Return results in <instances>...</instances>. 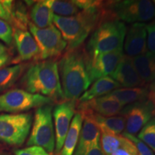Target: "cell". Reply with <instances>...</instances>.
Returning <instances> with one entry per match:
<instances>
[{
  "label": "cell",
  "mask_w": 155,
  "mask_h": 155,
  "mask_svg": "<svg viewBox=\"0 0 155 155\" xmlns=\"http://www.w3.org/2000/svg\"><path fill=\"white\" fill-rule=\"evenodd\" d=\"M64 98L77 101L93 83L90 77V57L81 45L68 50L58 63Z\"/></svg>",
  "instance_id": "obj_1"
},
{
  "label": "cell",
  "mask_w": 155,
  "mask_h": 155,
  "mask_svg": "<svg viewBox=\"0 0 155 155\" xmlns=\"http://www.w3.org/2000/svg\"><path fill=\"white\" fill-rule=\"evenodd\" d=\"M104 16V1H100L97 5L81 10L73 16L61 17L54 15L53 23L67 42L68 50L82 45Z\"/></svg>",
  "instance_id": "obj_2"
},
{
  "label": "cell",
  "mask_w": 155,
  "mask_h": 155,
  "mask_svg": "<svg viewBox=\"0 0 155 155\" xmlns=\"http://www.w3.org/2000/svg\"><path fill=\"white\" fill-rule=\"evenodd\" d=\"M25 91L31 94L65 100L58 72V63L45 60L33 64L27 70L21 81Z\"/></svg>",
  "instance_id": "obj_3"
},
{
  "label": "cell",
  "mask_w": 155,
  "mask_h": 155,
  "mask_svg": "<svg viewBox=\"0 0 155 155\" xmlns=\"http://www.w3.org/2000/svg\"><path fill=\"white\" fill-rule=\"evenodd\" d=\"M127 30L124 22L104 16L87 42L86 50L89 57L123 50Z\"/></svg>",
  "instance_id": "obj_4"
},
{
  "label": "cell",
  "mask_w": 155,
  "mask_h": 155,
  "mask_svg": "<svg viewBox=\"0 0 155 155\" xmlns=\"http://www.w3.org/2000/svg\"><path fill=\"white\" fill-rule=\"evenodd\" d=\"M108 16L123 22L144 23L155 17V5L150 0H123L104 2Z\"/></svg>",
  "instance_id": "obj_5"
},
{
  "label": "cell",
  "mask_w": 155,
  "mask_h": 155,
  "mask_svg": "<svg viewBox=\"0 0 155 155\" xmlns=\"http://www.w3.org/2000/svg\"><path fill=\"white\" fill-rule=\"evenodd\" d=\"M27 146H38L50 154L55 149V134L53 121V106L45 105L36 109Z\"/></svg>",
  "instance_id": "obj_6"
},
{
  "label": "cell",
  "mask_w": 155,
  "mask_h": 155,
  "mask_svg": "<svg viewBox=\"0 0 155 155\" xmlns=\"http://www.w3.org/2000/svg\"><path fill=\"white\" fill-rule=\"evenodd\" d=\"M32 124L30 113L0 114V141L12 146L24 144Z\"/></svg>",
  "instance_id": "obj_7"
},
{
  "label": "cell",
  "mask_w": 155,
  "mask_h": 155,
  "mask_svg": "<svg viewBox=\"0 0 155 155\" xmlns=\"http://www.w3.org/2000/svg\"><path fill=\"white\" fill-rule=\"evenodd\" d=\"M53 99L22 89H13L0 96V112L21 114L34 108L50 105Z\"/></svg>",
  "instance_id": "obj_8"
},
{
  "label": "cell",
  "mask_w": 155,
  "mask_h": 155,
  "mask_svg": "<svg viewBox=\"0 0 155 155\" xmlns=\"http://www.w3.org/2000/svg\"><path fill=\"white\" fill-rule=\"evenodd\" d=\"M28 27L40 49V60L45 61L59 57L67 48V42L54 25L40 29L29 22Z\"/></svg>",
  "instance_id": "obj_9"
},
{
  "label": "cell",
  "mask_w": 155,
  "mask_h": 155,
  "mask_svg": "<svg viewBox=\"0 0 155 155\" xmlns=\"http://www.w3.org/2000/svg\"><path fill=\"white\" fill-rule=\"evenodd\" d=\"M119 115L126 119V133L135 136L155 116V110L152 101L133 103L124 106Z\"/></svg>",
  "instance_id": "obj_10"
},
{
  "label": "cell",
  "mask_w": 155,
  "mask_h": 155,
  "mask_svg": "<svg viewBox=\"0 0 155 155\" xmlns=\"http://www.w3.org/2000/svg\"><path fill=\"white\" fill-rule=\"evenodd\" d=\"M77 101H63L53 108L54 128L55 134V154H59L71 122L76 113Z\"/></svg>",
  "instance_id": "obj_11"
},
{
  "label": "cell",
  "mask_w": 155,
  "mask_h": 155,
  "mask_svg": "<svg viewBox=\"0 0 155 155\" xmlns=\"http://www.w3.org/2000/svg\"><path fill=\"white\" fill-rule=\"evenodd\" d=\"M124 55V53L121 50L90 58L89 70L92 82L101 78L110 76L115 71Z\"/></svg>",
  "instance_id": "obj_12"
},
{
  "label": "cell",
  "mask_w": 155,
  "mask_h": 155,
  "mask_svg": "<svg viewBox=\"0 0 155 155\" xmlns=\"http://www.w3.org/2000/svg\"><path fill=\"white\" fill-rule=\"evenodd\" d=\"M123 47L125 55L132 58L147 53V25H131L127 30Z\"/></svg>",
  "instance_id": "obj_13"
},
{
  "label": "cell",
  "mask_w": 155,
  "mask_h": 155,
  "mask_svg": "<svg viewBox=\"0 0 155 155\" xmlns=\"http://www.w3.org/2000/svg\"><path fill=\"white\" fill-rule=\"evenodd\" d=\"M110 77L119 83L122 88L144 87L147 85L137 73L132 58L125 54Z\"/></svg>",
  "instance_id": "obj_14"
},
{
  "label": "cell",
  "mask_w": 155,
  "mask_h": 155,
  "mask_svg": "<svg viewBox=\"0 0 155 155\" xmlns=\"http://www.w3.org/2000/svg\"><path fill=\"white\" fill-rule=\"evenodd\" d=\"M13 40L18 52V57L15 59V63L40 60V49L38 44L32 34L28 30L15 28Z\"/></svg>",
  "instance_id": "obj_15"
},
{
  "label": "cell",
  "mask_w": 155,
  "mask_h": 155,
  "mask_svg": "<svg viewBox=\"0 0 155 155\" xmlns=\"http://www.w3.org/2000/svg\"><path fill=\"white\" fill-rule=\"evenodd\" d=\"M81 111L83 114V122L78 142L73 155H84L93 145L99 142L100 129L88 111Z\"/></svg>",
  "instance_id": "obj_16"
},
{
  "label": "cell",
  "mask_w": 155,
  "mask_h": 155,
  "mask_svg": "<svg viewBox=\"0 0 155 155\" xmlns=\"http://www.w3.org/2000/svg\"><path fill=\"white\" fill-rule=\"evenodd\" d=\"M77 107L81 111H89L94 114L108 117L120 114L124 106L116 100L105 95L89 101L78 104Z\"/></svg>",
  "instance_id": "obj_17"
},
{
  "label": "cell",
  "mask_w": 155,
  "mask_h": 155,
  "mask_svg": "<svg viewBox=\"0 0 155 155\" xmlns=\"http://www.w3.org/2000/svg\"><path fill=\"white\" fill-rule=\"evenodd\" d=\"M121 88L120 85L110 76L101 78L95 81L91 86L81 95L77 103H84L107 95L116 89Z\"/></svg>",
  "instance_id": "obj_18"
},
{
  "label": "cell",
  "mask_w": 155,
  "mask_h": 155,
  "mask_svg": "<svg viewBox=\"0 0 155 155\" xmlns=\"http://www.w3.org/2000/svg\"><path fill=\"white\" fill-rule=\"evenodd\" d=\"M120 103L124 106L133 103L147 100L150 96V90L147 87L136 88H119L106 95Z\"/></svg>",
  "instance_id": "obj_19"
},
{
  "label": "cell",
  "mask_w": 155,
  "mask_h": 155,
  "mask_svg": "<svg viewBox=\"0 0 155 155\" xmlns=\"http://www.w3.org/2000/svg\"><path fill=\"white\" fill-rule=\"evenodd\" d=\"M83 122V114L78 111L71 122L59 155H73L78 142Z\"/></svg>",
  "instance_id": "obj_20"
},
{
  "label": "cell",
  "mask_w": 155,
  "mask_h": 155,
  "mask_svg": "<svg viewBox=\"0 0 155 155\" xmlns=\"http://www.w3.org/2000/svg\"><path fill=\"white\" fill-rule=\"evenodd\" d=\"M132 60L137 73L146 84L155 80V54L147 52Z\"/></svg>",
  "instance_id": "obj_21"
},
{
  "label": "cell",
  "mask_w": 155,
  "mask_h": 155,
  "mask_svg": "<svg viewBox=\"0 0 155 155\" xmlns=\"http://www.w3.org/2000/svg\"><path fill=\"white\" fill-rule=\"evenodd\" d=\"M54 14L45 1L34 3L30 9L31 22L37 28L42 29L51 26L53 23Z\"/></svg>",
  "instance_id": "obj_22"
},
{
  "label": "cell",
  "mask_w": 155,
  "mask_h": 155,
  "mask_svg": "<svg viewBox=\"0 0 155 155\" xmlns=\"http://www.w3.org/2000/svg\"><path fill=\"white\" fill-rule=\"evenodd\" d=\"M88 111L99 129H106L117 135H121V134L124 131L126 128V119L124 116L119 115L106 117V116L94 114L89 111Z\"/></svg>",
  "instance_id": "obj_23"
},
{
  "label": "cell",
  "mask_w": 155,
  "mask_h": 155,
  "mask_svg": "<svg viewBox=\"0 0 155 155\" xmlns=\"http://www.w3.org/2000/svg\"><path fill=\"white\" fill-rule=\"evenodd\" d=\"M25 68L24 65L17 64L0 69V92L12 86L22 75Z\"/></svg>",
  "instance_id": "obj_24"
},
{
  "label": "cell",
  "mask_w": 155,
  "mask_h": 155,
  "mask_svg": "<svg viewBox=\"0 0 155 155\" xmlns=\"http://www.w3.org/2000/svg\"><path fill=\"white\" fill-rule=\"evenodd\" d=\"M54 15L61 17H71L75 15L81 11L75 1L62 0H47L45 1Z\"/></svg>",
  "instance_id": "obj_25"
},
{
  "label": "cell",
  "mask_w": 155,
  "mask_h": 155,
  "mask_svg": "<svg viewBox=\"0 0 155 155\" xmlns=\"http://www.w3.org/2000/svg\"><path fill=\"white\" fill-rule=\"evenodd\" d=\"M100 144L105 155H110L121 144L122 135H117L104 129H100Z\"/></svg>",
  "instance_id": "obj_26"
},
{
  "label": "cell",
  "mask_w": 155,
  "mask_h": 155,
  "mask_svg": "<svg viewBox=\"0 0 155 155\" xmlns=\"http://www.w3.org/2000/svg\"><path fill=\"white\" fill-rule=\"evenodd\" d=\"M138 139L155 152V116L152 118L138 134Z\"/></svg>",
  "instance_id": "obj_27"
},
{
  "label": "cell",
  "mask_w": 155,
  "mask_h": 155,
  "mask_svg": "<svg viewBox=\"0 0 155 155\" xmlns=\"http://www.w3.org/2000/svg\"><path fill=\"white\" fill-rule=\"evenodd\" d=\"M121 142L116 150L110 155H138L136 145L127 137L122 136Z\"/></svg>",
  "instance_id": "obj_28"
},
{
  "label": "cell",
  "mask_w": 155,
  "mask_h": 155,
  "mask_svg": "<svg viewBox=\"0 0 155 155\" xmlns=\"http://www.w3.org/2000/svg\"><path fill=\"white\" fill-rule=\"evenodd\" d=\"M124 137H127L129 140H131L136 145L137 150H138V155H154L152 150L144 144L143 141H141L140 139H139L135 136L131 135L129 134L124 132L121 134Z\"/></svg>",
  "instance_id": "obj_29"
},
{
  "label": "cell",
  "mask_w": 155,
  "mask_h": 155,
  "mask_svg": "<svg viewBox=\"0 0 155 155\" xmlns=\"http://www.w3.org/2000/svg\"><path fill=\"white\" fill-rule=\"evenodd\" d=\"M0 40L7 45L13 41V30L11 25L5 20L0 19Z\"/></svg>",
  "instance_id": "obj_30"
},
{
  "label": "cell",
  "mask_w": 155,
  "mask_h": 155,
  "mask_svg": "<svg viewBox=\"0 0 155 155\" xmlns=\"http://www.w3.org/2000/svg\"><path fill=\"white\" fill-rule=\"evenodd\" d=\"M147 52L155 54V22L147 25Z\"/></svg>",
  "instance_id": "obj_31"
},
{
  "label": "cell",
  "mask_w": 155,
  "mask_h": 155,
  "mask_svg": "<svg viewBox=\"0 0 155 155\" xmlns=\"http://www.w3.org/2000/svg\"><path fill=\"white\" fill-rule=\"evenodd\" d=\"M15 155H50L45 150L40 147L30 146L26 148L16 150L15 151Z\"/></svg>",
  "instance_id": "obj_32"
},
{
  "label": "cell",
  "mask_w": 155,
  "mask_h": 155,
  "mask_svg": "<svg viewBox=\"0 0 155 155\" xmlns=\"http://www.w3.org/2000/svg\"><path fill=\"white\" fill-rule=\"evenodd\" d=\"M11 61V54L5 45L0 43V69Z\"/></svg>",
  "instance_id": "obj_33"
},
{
  "label": "cell",
  "mask_w": 155,
  "mask_h": 155,
  "mask_svg": "<svg viewBox=\"0 0 155 155\" xmlns=\"http://www.w3.org/2000/svg\"><path fill=\"white\" fill-rule=\"evenodd\" d=\"M0 19L7 22L9 25L13 24V19L10 13L5 8V6L0 1Z\"/></svg>",
  "instance_id": "obj_34"
},
{
  "label": "cell",
  "mask_w": 155,
  "mask_h": 155,
  "mask_svg": "<svg viewBox=\"0 0 155 155\" xmlns=\"http://www.w3.org/2000/svg\"><path fill=\"white\" fill-rule=\"evenodd\" d=\"M84 155H105V154H104V152L102 151L99 141V142H97L96 144L93 145V146L85 153Z\"/></svg>",
  "instance_id": "obj_35"
},
{
  "label": "cell",
  "mask_w": 155,
  "mask_h": 155,
  "mask_svg": "<svg viewBox=\"0 0 155 155\" xmlns=\"http://www.w3.org/2000/svg\"><path fill=\"white\" fill-rule=\"evenodd\" d=\"M149 99L152 101L153 105H154V110H155V92H150V96H149Z\"/></svg>",
  "instance_id": "obj_36"
},
{
  "label": "cell",
  "mask_w": 155,
  "mask_h": 155,
  "mask_svg": "<svg viewBox=\"0 0 155 155\" xmlns=\"http://www.w3.org/2000/svg\"><path fill=\"white\" fill-rule=\"evenodd\" d=\"M149 90H150V92H155V80L154 81H152V82L150 84Z\"/></svg>",
  "instance_id": "obj_37"
},
{
  "label": "cell",
  "mask_w": 155,
  "mask_h": 155,
  "mask_svg": "<svg viewBox=\"0 0 155 155\" xmlns=\"http://www.w3.org/2000/svg\"><path fill=\"white\" fill-rule=\"evenodd\" d=\"M0 155H11V154H9V153H7V152H2V151H0Z\"/></svg>",
  "instance_id": "obj_38"
},
{
  "label": "cell",
  "mask_w": 155,
  "mask_h": 155,
  "mask_svg": "<svg viewBox=\"0 0 155 155\" xmlns=\"http://www.w3.org/2000/svg\"><path fill=\"white\" fill-rule=\"evenodd\" d=\"M153 2H154V5H155V1H153Z\"/></svg>",
  "instance_id": "obj_39"
},
{
  "label": "cell",
  "mask_w": 155,
  "mask_h": 155,
  "mask_svg": "<svg viewBox=\"0 0 155 155\" xmlns=\"http://www.w3.org/2000/svg\"><path fill=\"white\" fill-rule=\"evenodd\" d=\"M0 147H1V146H0Z\"/></svg>",
  "instance_id": "obj_40"
}]
</instances>
